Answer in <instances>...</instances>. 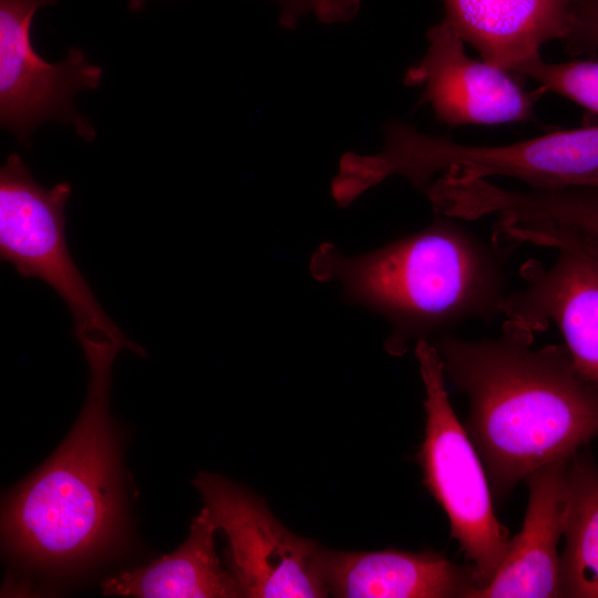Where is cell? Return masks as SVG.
Wrapping results in <instances>:
<instances>
[{
	"label": "cell",
	"mask_w": 598,
	"mask_h": 598,
	"mask_svg": "<svg viewBox=\"0 0 598 598\" xmlns=\"http://www.w3.org/2000/svg\"><path fill=\"white\" fill-rule=\"evenodd\" d=\"M504 206L512 224L530 243H546L561 236L598 241V187L512 188Z\"/></svg>",
	"instance_id": "16"
},
{
	"label": "cell",
	"mask_w": 598,
	"mask_h": 598,
	"mask_svg": "<svg viewBox=\"0 0 598 598\" xmlns=\"http://www.w3.org/2000/svg\"><path fill=\"white\" fill-rule=\"evenodd\" d=\"M321 568L329 594L341 598H468L475 588L468 564L434 550L323 547Z\"/></svg>",
	"instance_id": "12"
},
{
	"label": "cell",
	"mask_w": 598,
	"mask_h": 598,
	"mask_svg": "<svg viewBox=\"0 0 598 598\" xmlns=\"http://www.w3.org/2000/svg\"><path fill=\"white\" fill-rule=\"evenodd\" d=\"M58 0H0L1 126L25 141L42 122L55 118L89 131L72 109V96L99 86L102 69L80 49L59 63L45 62L31 42L38 9Z\"/></svg>",
	"instance_id": "8"
},
{
	"label": "cell",
	"mask_w": 598,
	"mask_h": 598,
	"mask_svg": "<svg viewBox=\"0 0 598 598\" xmlns=\"http://www.w3.org/2000/svg\"><path fill=\"white\" fill-rule=\"evenodd\" d=\"M69 183L45 188L23 159L8 156L0 171V256L23 277L39 278L65 302L79 342L111 340L133 353L144 350L106 315L69 251L65 206Z\"/></svg>",
	"instance_id": "6"
},
{
	"label": "cell",
	"mask_w": 598,
	"mask_h": 598,
	"mask_svg": "<svg viewBox=\"0 0 598 598\" xmlns=\"http://www.w3.org/2000/svg\"><path fill=\"white\" fill-rule=\"evenodd\" d=\"M229 543L228 561L244 597L329 596L317 542L287 529L257 496L218 474L193 480Z\"/></svg>",
	"instance_id": "7"
},
{
	"label": "cell",
	"mask_w": 598,
	"mask_h": 598,
	"mask_svg": "<svg viewBox=\"0 0 598 598\" xmlns=\"http://www.w3.org/2000/svg\"><path fill=\"white\" fill-rule=\"evenodd\" d=\"M445 20L464 42L509 73L540 58L544 44L565 38L570 0H442Z\"/></svg>",
	"instance_id": "13"
},
{
	"label": "cell",
	"mask_w": 598,
	"mask_h": 598,
	"mask_svg": "<svg viewBox=\"0 0 598 598\" xmlns=\"http://www.w3.org/2000/svg\"><path fill=\"white\" fill-rule=\"evenodd\" d=\"M513 247L437 214L423 229L372 251L347 256L322 244L310 261L319 281H338L344 297L391 324L389 353L471 320L503 316Z\"/></svg>",
	"instance_id": "2"
},
{
	"label": "cell",
	"mask_w": 598,
	"mask_h": 598,
	"mask_svg": "<svg viewBox=\"0 0 598 598\" xmlns=\"http://www.w3.org/2000/svg\"><path fill=\"white\" fill-rule=\"evenodd\" d=\"M80 344L90 368L82 413L50 460L8 497L2 512L3 540L12 555L56 571L112 549L124 525L109 395L113 361L125 348L111 340Z\"/></svg>",
	"instance_id": "3"
},
{
	"label": "cell",
	"mask_w": 598,
	"mask_h": 598,
	"mask_svg": "<svg viewBox=\"0 0 598 598\" xmlns=\"http://www.w3.org/2000/svg\"><path fill=\"white\" fill-rule=\"evenodd\" d=\"M518 74L535 80L546 93L565 96L598 114V61L550 63L540 56L527 63Z\"/></svg>",
	"instance_id": "17"
},
{
	"label": "cell",
	"mask_w": 598,
	"mask_h": 598,
	"mask_svg": "<svg viewBox=\"0 0 598 598\" xmlns=\"http://www.w3.org/2000/svg\"><path fill=\"white\" fill-rule=\"evenodd\" d=\"M563 41L574 54L598 50V0H570L568 29Z\"/></svg>",
	"instance_id": "18"
},
{
	"label": "cell",
	"mask_w": 598,
	"mask_h": 598,
	"mask_svg": "<svg viewBox=\"0 0 598 598\" xmlns=\"http://www.w3.org/2000/svg\"><path fill=\"white\" fill-rule=\"evenodd\" d=\"M533 341L530 329L508 319L495 338L446 332L432 341L445 377L467 398L464 427L498 502L598 436V388L565 346L536 349Z\"/></svg>",
	"instance_id": "1"
},
{
	"label": "cell",
	"mask_w": 598,
	"mask_h": 598,
	"mask_svg": "<svg viewBox=\"0 0 598 598\" xmlns=\"http://www.w3.org/2000/svg\"><path fill=\"white\" fill-rule=\"evenodd\" d=\"M569 460L547 464L526 477L528 503L522 528L509 539L493 578L470 598L564 597L558 544Z\"/></svg>",
	"instance_id": "11"
},
{
	"label": "cell",
	"mask_w": 598,
	"mask_h": 598,
	"mask_svg": "<svg viewBox=\"0 0 598 598\" xmlns=\"http://www.w3.org/2000/svg\"><path fill=\"white\" fill-rule=\"evenodd\" d=\"M145 2L146 0H131L130 8L133 11H138L144 7Z\"/></svg>",
	"instance_id": "21"
},
{
	"label": "cell",
	"mask_w": 598,
	"mask_h": 598,
	"mask_svg": "<svg viewBox=\"0 0 598 598\" xmlns=\"http://www.w3.org/2000/svg\"><path fill=\"white\" fill-rule=\"evenodd\" d=\"M381 152L348 155L339 176L344 190L358 197L391 175L423 189L452 173L465 178L512 177L529 187H551L598 169V126L556 131L505 145H467L419 132L402 122L385 128Z\"/></svg>",
	"instance_id": "4"
},
{
	"label": "cell",
	"mask_w": 598,
	"mask_h": 598,
	"mask_svg": "<svg viewBox=\"0 0 598 598\" xmlns=\"http://www.w3.org/2000/svg\"><path fill=\"white\" fill-rule=\"evenodd\" d=\"M281 9V23L296 24L299 18L313 13L327 23L348 21L355 16L360 0H277Z\"/></svg>",
	"instance_id": "19"
},
{
	"label": "cell",
	"mask_w": 598,
	"mask_h": 598,
	"mask_svg": "<svg viewBox=\"0 0 598 598\" xmlns=\"http://www.w3.org/2000/svg\"><path fill=\"white\" fill-rule=\"evenodd\" d=\"M217 529L205 506L193 518L187 539L174 553L106 579L103 594L140 598L244 597L235 576L221 566L216 554Z\"/></svg>",
	"instance_id": "14"
},
{
	"label": "cell",
	"mask_w": 598,
	"mask_h": 598,
	"mask_svg": "<svg viewBox=\"0 0 598 598\" xmlns=\"http://www.w3.org/2000/svg\"><path fill=\"white\" fill-rule=\"evenodd\" d=\"M549 248L558 255L548 267L534 259L522 265L525 286L508 293L503 316L534 333L554 323L576 369L598 388V245L565 236Z\"/></svg>",
	"instance_id": "9"
},
{
	"label": "cell",
	"mask_w": 598,
	"mask_h": 598,
	"mask_svg": "<svg viewBox=\"0 0 598 598\" xmlns=\"http://www.w3.org/2000/svg\"><path fill=\"white\" fill-rule=\"evenodd\" d=\"M415 357L425 390V431L417 454L423 484L445 512L451 538L464 553L477 589L498 569L509 533L495 514L482 458L450 402L435 347L420 339Z\"/></svg>",
	"instance_id": "5"
},
{
	"label": "cell",
	"mask_w": 598,
	"mask_h": 598,
	"mask_svg": "<svg viewBox=\"0 0 598 598\" xmlns=\"http://www.w3.org/2000/svg\"><path fill=\"white\" fill-rule=\"evenodd\" d=\"M565 185H584L598 187V169L581 176L570 178L561 184V186Z\"/></svg>",
	"instance_id": "20"
},
{
	"label": "cell",
	"mask_w": 598,
	"mask_h": 598,
	"mask_svg": "<svg viewBox=\"0 0 598 598\" xmlns=\"http://www.w3.org/2000/svg\"><path fill=\"white\" fill-rule=\"evenodd\" d=\"M427 51L405 74L423 87L436 118L448 125H495L533 116L542 87L523 89L511 73L485 60L471 59L464 41L444 19L427 32Z\"/></svg>",
	"instance_id": "10"
},
{
	"label": "cell",
	"mask_w": 598,
	"mask_h": 598,
	"mask_svg": "<svg viewBox=\"0 0 598 598\" xmlns=\"http://www.w3.org/2000/svg\"><path fill=\"white\" fill-rule=\"evenodd\" d=\"M563 537L564 597L598 598V465L585 447L567 466Z\"/></svg>",
	"instance_id": "15"
}]
</instances>
